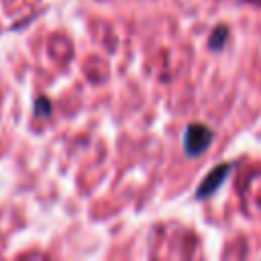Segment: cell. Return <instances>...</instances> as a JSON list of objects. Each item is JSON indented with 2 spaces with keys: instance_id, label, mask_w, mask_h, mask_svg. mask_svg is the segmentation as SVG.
<instances>
[{
  "instance_id": "obj_1",
  "label": "cell",
  "mask_w": 261,
  "mask_h": 261,
  "mask_svg": "<svg viewBox=\"0 0 261 261\" xmlns=\"http://www.w3.org/2000/svg\"><path fill=\"white\" fill-rule=\"evenodd\" d=\"M212 143V133L204 124H190L186 135H184V149L190 157H196L208 149Z\"/></svg>"
},
{
  "instance_id": "obj_2",
  "label": "cell",
  "mask_w": 261,
  "mask_h": 261,
  "mask_svg": "<svg viewBox=\"0 0 261 261\" xmlns=\"http://www.w3.org/2000/svg\"><path fill=\"white\" fill-rule=\"evenodd\" d=\"M230 167L232 165H222V167H214L208 175H206V179L202 181V186L198 188V192H196V198H206V196H210L222 181H224V177H226V173L230 171Z\"/></svg>"
}]
</instances>
